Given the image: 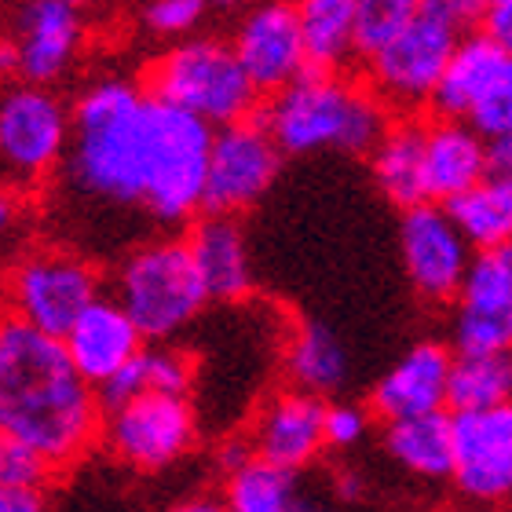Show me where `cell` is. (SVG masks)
Returning a JSON list of instances; mask_svg holds the SVG:
<instances>
[{
    "label": "cell",
    "mask_w": 512,
    "mask_h": 512,
    "mask_svg": "<svg viewBox=\"0 0 512 512\" xmlns=\"http://www.w3.org/2000/svg\"><path fill=\"white\" fill-rule=\"evenodd\" d=\"M147 198V88L139 77H92L70 99L66 150L37 194L41 238L114 264L154 238Z\"/></svg>",
    "instance_id": "cell-1"
},
{
    "label": "cell",
    "mask_w": 512,
    "mask_h": 512,
    "mask_svg": "<svg viewBox=\"0 0 512 512\" xmlns=\"http://www.w3.org/2000/svg\"><path fill=\"white\" fill-rule=\"evenodd\" d=\"M99 417L96 388L81 381L63 341L0 311V439L66 472L99 443Z\"/></svg>",
    "instance_id": "cell-2"
},
{
    "label": "cell",
    "mask_w": 512,
    "mask_h": 512,
    "mask_svg": "<svg viewBox=\"0 0 512 512\" xmlns=\"http://www.w3.org/2000/svg\"><path fill=\"white\" fill-rule=\"evenodd\" d=\"M256 121L282 158H308L319 150L370 158L395 114L366 88L359 74L304 70L293 85L260 103Z\"/></svg>",
    "instance_id": "cell-3"
},
{
    "label": "cell",
    "mask_w": 512,
    "mask_h": 512,
    "mask_svg": "<svg viewBox=\"0 0 512 512\" xmlns=\"http://www.w3.org/2000/svg\"><path fill=\"white\" fill-rule=\"evenodd\" d=\"M480 0H417L399 37L363 63L366 88L395 118H425L432 88L465 33L476 30Z\"/></svg>",
    "instance_id": "cell-4"
},
{
    "label": "cell",
    "mask_w": 512,
    "mask_h": 512,
    "mask_svg": "<svg viewBox=\"0 0 512 512\" xmlns=\"http://www.w3.org/2000/svg\"><path fill=\"white\" fill-rule=\"evenodd\" d=\"M107 286V297L147 344H172L209 308L183 235H154L121 253L107 271Z\"/></svg>",
    "instance_id": "cell-5"
},
{
    "label": "cell",
    "mask_w": 512,
    "mask_h": 512,
    "mask_svg": "<svg viewBox=\"0 0 512 512\" xmlns=\"http://www.w3.org/2000/svg\"><path fill=\"white\" fill-rule=\"evenodd\" d=\"M139 85L147 88V96L191 114L213 132L253 121L264 103L224 33H194L169 44L150 59Z\"/></svg>",
    "instance_id": "cell-6"
},
{
    "label": "cell",
    "mask_w": 512,
    "mask_h": 512,
    "mask_svg": "<svg viewBox=\"0 0 512 512\" xmlns=\"http://www.w3.org/2000/svg\"><path fill=\"white\" fill-rule=\"evenodd\" d=\"M107 293V267L41 238L0 286V311L30 330L63 341L88 304Z\"/></svg>",
    "instance_id": "cell-7"
},
{
    "label": "cell",
    "mask_w": 512,
    "mask_h": 512,
    "mask_svg": "<svg viewBox=\"0 0 512 512\" xmlns=\"http://www.w3.org/2000/svg\"><path fill=\"white\" fill-rule=\"evenodd\" d=\"M432 121H461L483 143L512 136V48L465 33L425 107Z\"/></svg>",
    "instance_id": "cell-8"
},
{
    "label": "cell",
    "mask_w": 512,
    "mask_h": 512,
    "mask_svg": "<svg viewBox=\"0 0 512 512\" xmlns=\"http://www.w3.org/2000/svg\"><path fill=\"white\" fill-rule=\"evenodd\" d=\"M198 410L194 399L176 395H136L128 403L103 410L99 443L110 458L136 472H165L183 461L198 443Z\"/></svg>",
    "instance_id": "cell-9"
},
{
    "label": "cell",
    "mask_w": 512,
    "mask_h": 512,
    "mask_svg": "<svg viewBox=\"0 0 512 512\" xmlns=\"http://www.w3.org/2000/svg\"><path fill=\"white\" fill-rule=\"evenodd\" d=\"M282 154L271 143L260 121L216 128L205 161V187H202V216H246L282 172Z\"/></svg>",
    "instance_id": "cell-10"
},
{
    "label": "cell",
    "mask_w": 512,
    "mask_h": 512,
    "mask_svg": "<svg viewBox=\"0 0 512 512\" xmlns=\"http://www.w3.org/2000/svg\"><path fill=\"white\" fill-rule=\"evenodd\" d=\"M88 22L74 0H33L15 11L11 44H15V81L55 88L74 74L85 52Z\"/></svg>",
    "instance_id": "cell-11"
},
{
    "label": "cell",
    "mask_w": 512,
    "mask_h": 512,
    "mask_svg": "<svg viewBox=\"0 0 512 512\" xmlns=\"http://www.w3.org/2000/svg\"><path fill=\"white\" fill-rule=\"evenodd\" d=\"M450 483L472 505H502L512 491V406L450 414Z\"/></svg>",
    "instance_id": "cell-12"
},
{
    "label": "cell",
    "mask_w": 512,
    "mask_h": 512,
    "mask_svg": "<svg viewBox=\"0 0 512 512\" xmlns=\"http://www.w3.org/2000/svg\"><path fill=\"white\" fill-rule=\"evenodd\" d=\"M399 253H403L406 278L421 300L450 304L458 297L461 278L469 271L472 249L450 224L443 205L421 202L406 209L399 220Z\"/></svg>",
    "instance_id": "cell-13"
},
{
    "label": "cell",
    "mask_w": 512,
    "mask_h": 512,
    "mask_svg": "<svg viewBox=\"0 0 512 512\" xmlns=\"http://www.w3.org/2000/svg\"><path fill=\"white\" fill-rule=\"evenodd\" d=\"M238 66L246 70L260 99L275 96L286 85H293L308 66H304V44H300L297 4H256L227 37Z\"/></svg>",
    "instance_id": "cell-14"
},
{
    "label": "cell",
    "mask_w": 512,
    "mask_h": 512,
    "mask_svg": "<svg viewBox=\"0 0 512 512\" xmlns=\"http://www.w3.org/2000/svg\"><path fill=\"white\" fill-rule=\"evenodd\" d=\"M322 410H326V403L315 395L293 392V388L271 392L256 406V414L249 417L246 432H242L249 454L256 461H267L275 469L300 476L326 454Z\"/></svg>",
    "instance_id": "cell-15"
},
{
    "label": "cell",
    "mask_w": 512,
    "mask_h": 512,
    "mask_svg": "<svg viewBox=\"0 0 512 512\" xmlns=\"http://www.w3.org/2000/svg\"><path fill=\"white\" fill-rule=\"evenodd\" d=\"M450 355L447 344L439 341H417L399 363L374 384L370 392V417L392 425V421H410L447 410V377H450Z\"/></svg>",
    "instance_id": "cell-16"
},
{
    "label": "cell",
    "mask_w": 512,
    "mask_h": 512,
    "mask_svg": "<svg viewBox=\"0 0 512 512\" xmlns=\"http://www.w3.org/2000/svg\"><path fill=\"white\" fill-rule=\"evenodd\" d=\"M187 253L194 260V271L202 278V289L209 304H246L256 293L253 256L242 220L227 216H198L183 231Z\"/></svg>",
    "instance_id": "cell-17"
},
{
    "label": "cell",
    "mask_w": 512,
    "mask_h": 512,
    "mask_svg": "<svg viewBox=\"0 0 512 512\" xmlns=\"http://www.w3.org/2000/svg\"><path fill=\"white\" fill-rule=\"evenodd\" d=\"M143 344L147 341L139 337V330L128 322L125 311L103 293L70 326V333L63 337V352L74 363L77 374H81V381L99 388V384H107L118 370H125L143 352Z\"/></svg>",
    "instance_id": "cell-18"
},
{
    "label": "cell",
    "mask_w": 512,
    "mask_h": 512,
    "mask_svg": "<svg viewBox=\"0 0 512 512\" xmlns=\"http://www.w3.org/2000/svg\"><path fill=\"white\" fill-rule=\"evenodd\" d=\"M487 180V143L461 121L425 118V198L447 205Z\"/></svg>",
    "instance_id": "cell-19"
},
{
    "label": "cell",
    "mask_w": 512,
    "mask_h": 512,
    "mask_svg": "<svg viewBox=\"0 0 512 512\" xmlns=\"http://www.w3.org/2000/svg\"><path fill=\"white\" fill-rule=\"evenodd\" d=\"M282 366H286L289 388L315 399H330L348 384V348L330 330L326 322L304 319L297 322L286 337V352H282Z\"/></svg>",
    "instance_id": "cell-20"
},
{
    "label": "cell",
    "mask_w": 512,
    "mask_h": 512,
    "mask_svg": "<svg viewBox=\"0 0 512 512\" xmlns=\"http://www.w3.org/2000/svg\"><path fill=\"white\" fill-rule=\"evenodd\" d=\"M370 169L381 194L399 209H414L425 198V118H395L370 150Z\"/></svg>",
    "instance_id": "cell-21"
},
{
    "label": "cell",
    "mask_w": 512,
    "mask_h": 512,
    "mask_svg": "<svg viewBox=\"0 0 512 512\" xmlns=\"http://www.w3.org/2000/svg\"><path fill=\"white\" fill-rule=\"evenodd\" d=\"M304 66L315 74H352L355 0H304L297 4Z\"/></svg>",
    "instance_id": "cell-22"
},
{
    "label": "cell",
    "mask_w": 512,
    "mask_h": 512,
    "mask_svg": "<svg viewBox=\"0 0 512 512\" xmlns=\"http://www.w3.org/2000/svg\"><path fill=\"white\" fill-rule=\"evenodd\" d=\"M472 253L505 249L512 238V176H487L443 205Z\"/></svg>",
    "instance_id": "cell-23"
},
{
    "label": "cell",
    "mask_w": 512,
    "mask_h": 512,
    "mask_svg": "<svg viewBox=\"0 0 512 512\" xmlns=\"http://www.w3.org/2000/svg\"><path fill=\"white\" fill-rule=\"evenodd\" d=\"M384 450L395 465H403L410 476L428 483L450 480V414L410 417L384 425Z\"/></svg>",
    "instance_id": "cell-24"
},
{
    "label": "cell",
    "mask_w": 512,
    "mask_h": 512,
    "mask_svg": "<svg viewBox=\"0 0 512 512\" xmlns=\"http://www.w3.org/2000/svg\"><path fill=\"white\" fill-rule=\"evenodd\" d=\"M300 494H304L300 476L275 469L267 461L246 458L242 465L224 472L220 505L227 512H293Z\"/></svg>",
    "instance_id": "cell-25"
},
{
    "label": "cell",
    "mask_w": 512,
    "mask_h": 512,
    "mask_svg": "<svg viewBox=\"0 0 512 512\" xmlns=\"http://www.w3.org/2000/svg\"><path fill=\"white\" fill-rule=\"evenodd\" d=\"M512 363L509 355L498 359H458L450 363L447 377V414H480L509 406Z\"/></svg>",
    "instance_id": "cell-26"
},
{
    "label": "cell",
    "mask_w": 512,
    "mask_h": 512,
    "mask_svg": "<svg viewBox=\"0 0 512 512\" xmlns=\"http://www.w3.org/2000/svg\"><path fill=\"white\" fill-rule=\"evenodd\" d=\"M454 304L465 315L512 322V246L472 253Z\"/></svg>",
    "instance_id": "cell-27"
},
{
    "label": "cell",
    "mask_w": 512,
    "mask_h": 512,
    "mask_svg": "<svg viewBox=\"0 0 512 512\" xmlns=\"http://www.w3.org/2000/svg\"><path fill=\"white\" fill-rule=\"evenodd\" d=\"M136 363L139 377H143V392L191 399L194 384H198V359L183 344H143Z\"/></svg>",
    "instance_id": "cell-28"
},
{
    "label": "cell",
    "mask_w": 512,
    "mask_h": 512,
    "mask_svg": "<svg viewBox=\"0 0 512 512\" xmlns=\"http://www.w3.org/2000/svg\"><path fill=\"white\" fill-rule=\"evenodd\" d=\"M41 242V213L37 194L0 191V286L11 267Z\"/></svg>",
    "instance_id": "cell-29"
},
{
    "label": "cell",
    "mask_w": 512,
    "mask_h": 512,
    "mask_svg": "<svg viewBox=\"0 0 512 512\" xmlns=\"http://www.w3.org/2000/svg\"><path fill=\"white\" fill-rule=\"evenodd\" d=\"M414 4L417 0H355V63H366L384 44L395 41L414 15Z\"/></svg>",
    "instance_id": "cell-30"
},
{
    "label": "cell",
    "mask_w": 512,
    "mask_h": 512,
    "mask_svg": "<svg viewBox=\"0 0 512 512\" xmlns=\"http://www.w3.org/2000/svg\"><path fill=\"white\" fill-rule=\"evenodd\" d=\"M209 15V4L202 0H150L139 11V22L143 30L154 33V37H169L172 44L183 41V37H194L198 26Z\"/></svg>",
    "instance_id": "cell-31"
},
{
    "label": "cell",
    "mask_w": 512,
    "mask_h": 512,
    "mask_svg": "<svg viewBox=\"0 0 512 512\" xmlns=\"http://www.w3.org/2000/svg\"><path fill=\"white\" fill-rule=\"evenodd\" d=\"M59 472L33 454L30 447H22L15 439H0V487L4 491H44L52 487V480Z\"/></svg>",
    "instance_id": "cell-32"
},
{
    "label": "cell",
    "mask_w": 512,
    "mask_h": 512,
    "mask_svg": "<svg viewBox=\"0 0 512 512\" xmlns=\"http://www.w3.org/2000/svg\"><path fill=\"white\" fill-rule=\"evenodd\" d=\"M370 410L359 403H326L322 410V439H326V450H348L355 443H363L366 432H370Z\"/></svg>",
    "instance_id": "cell-33"
},
{
    "label": "cell",
    "mask_w": 512,
    "mask_h": 512,
    "mask_svg": "<svg viewBox=\"0 0 512 512\" xmlns=\"http://www.w3.org/2000/svg\"><path fill=\"white\" fill-rule=\"evenodd\" d=\"M476 33H483L487 41L512 48V0H491L480 8V19H476Z\"/></svg>",
    "instance_id": "cell-34"
},
{
    "label": "cell",
    "mask_w": 512,
    "mask_h": 512,
    "mask_svg": "<svg viewBox=\"0 0 512 512\" xmlns=\"http://www.w3.org/2000/svg\"><path fill=\"white\" fill-rule=\"evenodd\" d=\"M0 512H48L44 491H4L0 487Z\"/></svg>",
    "instance_id": "cell-35"
},
{
    "label": "cell",
    "mask_w": 512,
    "mask_h": 512,
    "mask_svg": "<svg viewBox=\"0 0 512 512\" xmlns=\"http://www.w3.org/2000/svg\"><path fill=\"white\" fill-rule=\"evenodd\" d=\"M512 169V136L487 143V176H509Z\"/></svg>",
    "instance_id": "cell-36"
},
{
    "label": "cell",
    "mask_w": 512,
    "mask_h": 512,
    "mask_svg": "<svg viewBox=\"0 0 512 512\" xmlns=\"http://www.w3.org/2000/svg\"><path fill=\"white\" fill-rule=\"evenodd\" d=\"M169 512H227V509L220 505V498H216V494H194V498H183V502H176Z\"/></svg>",
    "instance_id": "cell-37"
},
{
    "label": "cell",
    "mask_w": 512,
    "mask_h": 512,
    "mask_svg": "<svg viewBox=\"0 0 512 512\" xmlns=\"http://www.w3.org/2000/svg\"><path fill=\"white\" fill-rule=\"evenodd\" d=\"M15 81V44L11 37H0V85Z\"/></svg>",
    "instance_id": "cell-38"
},
{
    "label": "cell",
    "mask_w": 512,
    "mask_h": 512,
    "mask_svg": "<svg viewBox=\"0 0 512 512\" xmlns=\"http://www.w3.org/2000/svg\"><path fill=\"white\" fill-rule=\"evenodd\" d=\"M355 480H359L355 472H341V476H337V483H333L344 502H355V498H359V491H363V483H355Z\"/></svg>",
    "instance_id": "cell-39"
},
{
    "label": "cell",
    "mask_w": 512,
    "mask_h": 512,
    "mask_svg": "<svg viewBox=\"0 0 512 512\" xmlns=\"http://www.w3.org/2000/svg\"><path fill=\"white\" fill-rule=\"evenodd\" d=\"M293 512H337L330 502H322V498H315V494H300V502L293 505Z\"/></svg>",
    "instance_id": "cell-40"
}]
</instances>
